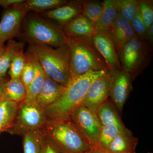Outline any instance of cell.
I'll return each mask as SVG.
<instances>
[{
	"instance_id": "1",
	"label": "cell",
	"mask_w": 153,
	"mask_h": 153,
	"mask_svg": "<svg viewBox=\"0 0 153 153\" xmlns=\"http://www.w3.org/2000/svg\"><path fill=\"white\" fill-rule=\"evenodd\" d=\"M109 70L88 71L71 80L60 98L44 108L47 121L69 117L71 112L82 104L92 82Z\"/></svg>"
},
{
	"instance_id": "2",
	"label": "cell",
	"mask_w": 153,
	"mask_h": 153,
	"mask_svg": "<svg viewBox=\"0 0 153 153\" xmlns=\"http://www.w3.org/2000/svg\"><path fill=\"white\" fill-rule=\"evenodd\" d=\"M30 42L28 51L35 55L47 76L61 85L70 82V51L67 44L54 49L50 46Z\"/></svg>"
},
{
	"instance_id": "3",
	"label": "cell",
	"mask_w": 153,
	"mask_h": 153,
	"mask_svg": "<svg viewBox=\"0 0 153 153\" xmlns=\"http://www.w3.org/2000/svg\"><path fill=\"white\" fill-rule=\"evenodd\" d=\"M70 49L69 62L71 80L88 71L110 69L94 45L92 39L67 37ZM70 80V81H71Z\"/></svg>"
},
{
	"instance_id": "4",
	"label": "cell",
	"mask_w": 153,
	"mask_h": 153,
	"mask_svg": "<svg viewBox=\"0 0 153 153\" xmlns=\"http://www.w3.org/2000/svg\"><path fill=\"white\" fill-rule=\"evenodd\" d=\"M42 129L62 153H91L90 144L69 117L47 121Z\"/></svg>"
},
{
	"instance_id": "5",
	"label": "cell",
	"mask_w": 153,
	"mask_h": 153,
	"mask_svg": "<svg viewBox=\"0 0 153 153\" xmlns=\"http://www.w3.org/2000/svg\"><path fill=\"white\" fill-rule=\"evenodd\" d=\"M152 47V45L138 37L124 46L119 56L120 61L121 68L131 76L133 80L149 64Z\"/></svg>"
},
{
	"instance_id": "6",
	"label": "cell",
	"mask_w": 153,
	"mask_h": 153,
	"mask_svg": "<svg viewBox=\"0 0 153 153\" xmlns=\"http://www.w3.org/2000/svg\"><path fill=\"white\" fill-rule=\"evenodd\" d=\"M25 33L29 41L37 44L57 48L67 43V36L62 27L39 17L28 19Z\"/></svg>"
},
{
	"instance_id": "7",
	"label": "cell",
	"mask_w": 153,
	"mask_h": 153,
	"mask_svg": "<svg viewBox=\"0 0 153 153\" xmlns=\"http://www.w3.org/2000/svg\"><path fill=\"white\" fill-rule=\"evenodd\" d=\"M47 122L44 108L36 102L25 101L19 103L13 123L6 132L24 135L30 131L42 129Z\"/></svg>"
},
{
	"instance_id": "8",
	"label": "cell",
	"mask_w": 153,
	"mask_h": 153,
	"mask_svg": "<svg viewBox=\"0 0 153 153\" xmlns=\"http://www.w3.org/2000/svg\"><path fill=\"white\" fill-rule=\"evenodd\" d=\"M69 117L91 146L98 143L102 125L96 112L81 105L71 112Z\"/></svg>"
},
{
	"instance_id": "9",
	"label": "cell",
	"mask_w": 153,
	"mask_h": 153,
	"mask_svg": "<svg viewBox=\"0 0 153 153\" xmlns=\"http://www.w3.org/2000/svg\"><path fill=\"white\" fill-rule=\"evenodd\" d=\"M116 71L110 69L94 80L88 88L81 105L96 112L99 107L109 97Z\"/></svg>"
},
{
	"instance_id": "10",
	"label": "cell",
	"mask_w": 153,
	"mask_h": 153,
	"mask_svg": "<svg viewBox=\"0 0 153 153\" xmlns=\"http://www.w3.org/2000/svg\"><path fill=\"white\" fill-rule=\"evenodd\" d=\"M27 13L20 4L5 11L0 22V47L4 46L6 41L18 36Z\"/></svg>"
},
{
	"instance_id": "11",
	"label": "cell",
	"mask_w": 153,
	"mask_h": 153,
	"mask_svg": "<svg viewBox=\"0 0 153 153\" xmlns=\"http://www.w3.org/2000/svg\"><path fill=\"white\" fill-rule=\"evenodd\" d=\"M132 81L131 76L122 68L116 71L109 97L120 114L132 89Z\"/></svg>"
},
{
	"instance_id": "12",
	"label": "cell",
	"mask_w": 153,
	"mask_h": 153,
	"mask_svg": "<svg viewBox=\"0 0 153 153\" xmlns=\"http://www.w3.org/2000/svg\"><path fill=\"white\" fill-rule=\"evenodd\" d=\"M92 40L96 49L104 58L110 69H120L121 66L119 58L110 32L96 33Z\"/></svg>"
},
{
	"instance_id": "13",
	"label": "cell",
	"mask_w": 153,
	"mask_h": 153,
	"mask_svg": "<svg viewBox=\"0 0 153 153\" xmlns=\"http://www.w3.org/2000/svg\"><path fill=\"white\" fill-rule=\"evenodd\" d=\"M119 58L124 46L134 38L138 37L130 23L118 13L109 31Z\"/></svg>"
},
{
	"instance_id": "14",
	"label": "cell",
	"mask_w": 153,
	"mask_h": 153,
	"mask_svg": "<svg viewBox=\"0 0 153 153\" xmlns=\"http://www.w3.org/2000/svg\"><path fill=\"white\" fill-rule=\"evenodd\" d=\"M82 1H72L64 5L47 11L45 13L47 18L57 22L63 27L82 13Z\"/></svg>"
},
{
	"instance_id": "15",
	"label": "cell",
	"mask_w": 153,
	"mask_h": 153,
	"mask_svg": "<svg viewBox=\"0 0 153 153\" xmlns=\"http://www.w3.org/2000/svg\"><path fill=\"white\" fill-rule=\"evenodd\" d=\"M67 37L92 39L96 33L94 26L82 14L62 27Z\"/></svg>"
},
{
	"instance_id": "16",
	"label": "cell",
	"mask_w": 153,
	"mask_h": 153,
	"mask_svg": "<svg viewBox=\"0 0 153 153\" xmlns=\"http://www.w3.org/2000/svg\"><path fill=\"white\" fill-rule=\"evenodd\" d=\"M66 87L67 86L61 85L47 75L36 101L41 107L45 108L57 101L64 93Z\"/></svg>"
},
{
	"instance_id": "17",
	"label": "cell",
	"mask_w": 153,
	"mask_h": 153,
	"mask_svg": "<svg viewBox=\"0 0 153 153\" xmlns=\"http://www.w3.org/2000/svg\"><path fill=\"white\" fill-rule=\"evenodd\" d=\"M27 53L35 67V74L33 81L27 91L26 97L24 101L26 102H32L36 101V98L44 85L47 75L42 69L36 56L29 51Z\"/></svg>"
},
{
	"instance_id": "18",
	"label": "cell",
	"mask_w": 153,
	"mask_h": 153,
	"mask_svg": "<svg viewBox=\"0 0 153 153\" xmlns=\"http://www.w3.org/2000/svg\"><path fill=\"white\" fill-rule=\"evenodd\" d=\"M138 139L133 136L131 131L126 129L123 131L113 140L108 150L111 153H130L134 152Z\"/></svg>"
},
{
	"instance_id": "19",
	"label": "cell",
	"mask_w": 153,
	"mask_h": 153,
	"mask_svg": "<svg viewBox=\"0 0 153 153\" xmlns=\"http://www.w3.org/2000/svg\"><path fill=\"white\" fill-rule=\"evenodd\" d=\"M96 112L102 126L114 125L123 129L126 128L123 123L117 110L109 99L99 107Z\"/></svg>"
},
{
	"instance_id": "20",
	"label": "cell",
	"mask_w": 153,
	"mask_h": 153,
	"mask_svg": "<svg viewBox=\"0 0 153 153\" xmlns=\"http://www.w3.org/2000/svg\"><path fill=\"white\" fill-rule=\"evenodd\" d=\"M103 3L101 15L94 25L96 33L109 32L117 16V12L113 0H105Z\"/></svg>"
},
{
	"instance_id": "21",
	"label": "cell",
	"mask_w": 153,
	"mask_h": 153,
	"mask_svg": "<svg viewBox=\"0 0 153 153\" xmlns=\"http://www.w3.org/2000/svg\"><path fill=\"white\" fill-rule=\"evenodd\" d=\"M26 94L27 91L21 79L10 78L6 83L1 100L20 103L25 100Z\"/></svg>"
},
{
	"instance_id": "22",
	"label": "cell",
	"mask_w": 153,
	"mask_h": 153,
	"mask_svg": "<svg viewBox=\"0 0 153 153\" xmlns=\"http://www.w3.org/2000/svg\"><path fill=\"white\" fill-rule=\"evenodd\" d=\"M19 104L8 100H0V126L2 131H7L13 123Z\"/></svg>"
},
{
	"instance_id": "23",
	"label": "cell",
	"mask_w": 153,
	"mask_h": 153,
	"mask_svg": "<svg viewBox=\"0 0 153 153\" xmlns=\"http://www.w3.org/2000/svg\"><path fill=\"white\" fill-rule=\"evenodd\" d=\"M25 44L17 42L13 39L10 40L6 46L5 51L0 56V78L5 77L14 55L24 49Z\"/></svg>"
},
{
	"instance_id": "24",
	"label": "cell",
	"mask_w": 153,
	"mask_h": 153,
	"mask_svg": "<svg viewBox=\"0 0 153 153\" xmlns=\"http://www.w3.org/2000/svg\"><path fill=\"white\" fill-rule=\"evenodd\" d=\"M68 2L65 0H27L20 5L27 13L30 11L42 12L57 8Z\"/></svg>"
},
{
	"instance_id": "25",
	"label": "cell",
	"mask_w": 153,
	"mask_h": 153,
	"mask_svg": "<svg viewBox=\"0 0 153 153\" xmlns=\"http://www.w3.org/2000/svg\"><path fill=\"white\" fill-rule=\"evenodd\" d=\"M44 132L42 129L30 131L23 135L24 153H40Z\"/></svg>"
},
{
	"instance_id": "26",
	"label": "cell",
	"mask_w": 153,
	"mask_h": 153,
	"mask_svg": "<svg viewBox=\"0 0 153 153\" xmlns=\"http://www.w3.org/2000/svg\"><path fill=\"white\" fill-rule=\"evenodd\" d=\"M117 13L131 23L139 7V0H113Z\"/></svg>"
},
{
	"instance_id": "27",
	"label": "cell",
	"mask_w": 153,
	"mask_h": 153,
	"mask_svg": "<svg viewBox=\"0 0 153 153\" xmlns=\"http://www.w3.org/2000/svg\"><path fill=\"white\" fill-rule=\"evenodd\" d=\"M82 14L94 26L97 23L103 9V1H82Z\"/></svg>"
},
{
	"instance_id": "28",
	"label": "cell",
	"mask_w": 153,
	"mask_h": 153,
	"mask_svg": "<svg viewBox=\"0 0 153 153\" xmlns=\"http://www.w3.org/2000/svg\"><path fill=\"white\" fill-rule=\"evenodd\" d=\"M126 129L121 128L114 125L102 126L98 137L99 144L107 150L114 138L120 132Z\"/></svg>"
},
{
	"instance_id": "29",
	"label": "cell",
	"mask_w": 153,
	"mask_h": 153,
	"mask_svg": "<svg viewBox=\"0 0 153 153\" xmlns=\"http://www.w3.org/2000/svg\"><path fill=\"white\" fill-rule=\"evenodd\" d=\"M26 61L27 57L24 53V49H21L14 55L8 70V74L11 79H20Z\"/></svg>"
},
{
	"instance_id": "30",
	"label": "cell",
	"mask_w": 153,
	"mask_h": 153,
	"mask_svg": "<svg viewBox=\"0 0 153 153\" xmlns=\"http://www.w3.org/2000/svg\"><path fill=\"white\" fill-rule=\"evenodd\" d=\"M139 8L148 30L153 24V1H139Z\"/></svg>"
},
{
	"instance_id": "31",
	"label": "cell",
	"mask_w": 153,
	"mask_h": 153,
	"mask_svg": "<svg viewBox=\"0 0 153 153\" xmlns=\"http://www.w3.org/2000/svg\"><path fill=\"white\" fill-rule=\"evenodd\" d=\"M25 55L27 57V61L22 71L20 79L27 91L34 78L35 69L33 62L27 52Z\"/></svg>"
},
{
	"instance_id": "32",
	"label": "cell",
	"mask_w": 153,
	"mask_h": 153,
	"mask_svg": "<svg viewBox=\"0 0 153 153\" xmlns=\"http://www.w3.org/2000/svg\"><path fill=\"white\" fill-rule=\"evenodd\" d=\"M130 24L137 36L141 39L146 41L147 28L143 20L139 7Z\"/></svg>"
},
{
	"instance_id": "33",
	"label": "cell",
	"mask_w": 153,
	"mask_h": 153,
	"mask_svg": "<svg viewBox=\"0 0 153 153\" xmlns=\"http://www.w3.org/2000/svg\"><path fill=\"white\" fill-rule=\"evenodd\" d=\"M43 132L44 136L40 153H62L57 146L45 134L44 131Z\"/></svg>"
},
{
	"instance_id": "34",
	"label": "cell",
	"mask_w": 153,
	"mask_h": 153,
	"mask_svg": "<svg viewBox=\"0 0 153 153\" xmlns=\"http://www.w3.org/2000/svg\"><path fill=\"white\" fill-rule=\"evenodd\" d=\"M25 1V0H0V6L7 9L19 5Z\"/></svg>"
},
{
	"instance_id": "35",
	"label": "cell",
	"mask_w": 153,
	"mask_h": 153,
	"mask_svg": "<svg viewBox=\"0 0 153 153\" xmlns=\"http://www.w3.org/2000/svg\"><path fill=\"white\" fill-rule=\"evenodd\" d=\"M91 153H111L101 146L98 143L91 146Z\"/></svg>"
},
{
	"instance_id": "36",
	"label": "cell",
	"mask_w": 153,
	"mask_h": 153,
	"mask_svg": "<svg viewBox=\"0 0 153 153\" xmlns=\"http://www.w3.org/2000/svg\"><path fill=\"white\" fill-rule=\"evenodd\" d=\"M146 41L153 45V24L147 30L146 37Z\"/></svg>"
},
{
	"instance_id": "37",
	"label": "cell",
	"mask_w": 153,
	"mask_h": 153,
	"mask_svg": "<svg viewBox=\"0 0 153 153\" xmlns=\"http://www.w3.org/2000/svg\"><path fill=\"white\" fill-rule=\"evenodd\" d=\"M8 80L6 77L0 78V100H1L5 86Z\"/></svg>"
},
{
	"instance_id": "38",
	"label": "cell",
	"mask_w": 153,
	"mask_h": 153,
	"mask_svg": "<svg viewBox=\"0 0 153 153\" xmlns=\"http://www.w3.org/2000/svg\"><path fill=\"white\" fill-rule=\"evenodd\" d=\"M6 46H4L3 47H0V56L4 54V52L5 51Z\"/></svg>"
},
{
	"instance_id": "39",
	"label": "cell",
	"mask_w": 153,
	"mask_h": 153,
	"mask_svg": "<svg viewBox=\"0 0 153 153\" xmlns=\"http://www.w3.org/2000/svg\"><path fill=\"white\" fill-rule=\"evenodd\" d=\"M1 126H0V133H1Z\"/></svg>"
},
{
	"instance_id": "40",
	"label": "cell",
	"mask_w": 153,
	"mask_h": 153,
	"mask_svg": "<svg viewBox=\"0 0 153 153\" xmlns=\"http://www.w3.org/2000/svg\"><path fill=\"white\" fill-rule=\"evenodd\" d=\"M134 153V152H133V153Z\"/></svg>"
}]
</instances>
